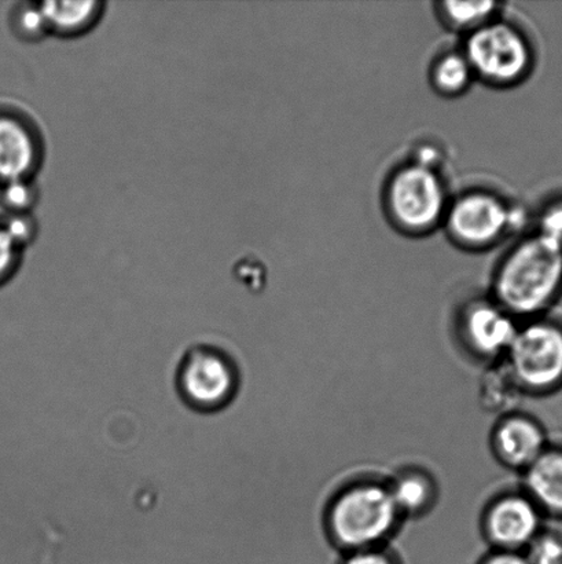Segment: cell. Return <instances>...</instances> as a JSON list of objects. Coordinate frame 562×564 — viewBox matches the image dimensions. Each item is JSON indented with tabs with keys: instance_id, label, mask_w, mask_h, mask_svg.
<instances>
[{
	"instance_id": "6",
	"label": "cell",
	"mask_w": 562,
	"mask_h": 564,
	"mask_svg": "<svg viewBox=\"0 0 562 564\" xmlns=\"http://www.w3.org/2000/svg\"><path fill=\"white\" fill-rule=\"evenodd\" d=\"M519 208L492 191L473 189L450 202L443 226L451 240L467 250L498 245L522 223Z\"/></svg>"
},
{
	"instance_id": "9",
	"label": "cell",
	"mask_w": 562,
	"mask_h": 564,
	"mask_svg": "<svg viewBox=\"0 0 562 564\" xmlns=\"http://www.w3.org/2000/svg\"><path fill=\"white\" fill-rule=\"evenodd\" d=\"M543 519L525 490H504L484 506L481 532L492 550L525 552L544 529Z\"/></svg>"
},
{
	"instance_id": "15",
	"label": "cell",
	"mask_w": 562,
	"mask_h": 564,
	"mask_svg": "<svg viewBox=\"0 0 562 564\" xmlns=\"http://www.w3.org/2000/svg\"><path fill=\"white\" fill-rule=\"evenodd\" d=\"M98 2H44L38 3L47 31L60 35H75L88 30L101 13Z\"/></svg>"
},
{
	"instance_id": "1",
	"label": "cell",
	"mask_w": 562,
	"mask_h": 564,
	"mask_svg": "<svg viewBox=\"0 0 562 564\" xmlns=\"http://www.w3.org/2000/svg\"><path fill=\"white\" fill-rule=\"evenodd\" d=\"M562 292V245L533 231L495 268L489 296L519 323L543 317Z\"/></svg>"
},
{
	"instance_id": "7",
	"label": "cell",
	"mask_w": 562,
	"mask_h": 564,
	"mask_svg": "<svg viewBox=\"0 0 562 564\" xmlns=\"http://www.w3.org/2000/svg\"><path fill=\"white\" fill-rule=\"evenodd\" d=\"M176 386L187 406L213 413L233 402L240 389V372L228 352L197 346L180 362Z\"/></svg>"
},
{
	"instance_id": "12",
	"label": "cell",
	"mask_w": 562,
	"mask_h": 564,
	"mask_svg": "<svg viewBox=\"0 0 562 564\" xmlns=\"http://www.w3.org/2000/svg\"><path fill=\"white\" fill-rule=\"evenodd\" d=\"M38 147L22 121L0 116V181H26L37 165Z\"/></svg>"
},
{
	"instance_id": "16",
	"label": "cell",
	"mask_w": 562,
	"mask_h": 564,
	"mask_svg": "<svg viewBox=\"0 0 562 564\" xmlns=\"http://www.w3.org/2000/svg\"><path fill=\"white\" fill-rule=\"evenodd\" d=\"M431 85L444 97H456L464 94L476 79L470 61L460 52H448L439 55L431 66Z\"/></svg>"
},
{
	"instance_id": "8",
	"label": "cell",
	"mask_w": 562,
	"mask_h": 564,
	"mask_svg": "<svg viewBox=\"0 0 562 564\" xmlns=\"http://www.w3.org/2000/svg\"><path fill=\"white\" fill-rule=\"evenodd\" d=\"M519 326V321L492 296H475L456 312L454 334L467 357L488 367L504 361Z\"/></svg>"
},
{
	"instance_id": "19",
	"label": "cell",
	"mask_w": 562,
	"mask_h": 564,
	"mask_svg": "<svg viewBox=\"0 0 562 564\" xmlns=\"http://www.w3.org/2000/svg\"><path fill=\"white\" fill-rule=\"evenodd\" d=\"M339 564H404V561L389 546H382L345 554L341 556Z\"/></svg>"
},
{
	"instance_id": "4",
	"label": "cell",
	"mask_w": 562,
	"mask_h": 564,
	"mask_svg": "<svg viewBox=\"0 0 562 564\" xmlns=\"http://www.w3.org/2000/svg\"><path fill=\"white\" fill-rule=\"evenodd\" d=\"M522 394L542 397L562 387V324L547 317L520 323L504 359Z\"/></svg>"
},
{
	"instance_id": "23",
	"label": "cell",
	"mask_w": 562,
	"mask_h": 564,
	"mask_svg": "<svg viewBox=\"0 0 562 564\" xmlns=\"http://www.w3.org/2000/svg\"><path fill=\"white\" fill-rule=\"evenodd\" d=\"M20 30L24 35L36 36L47 31L46 21L38 4L26 6L19 14Z\"/></svg>"
},
{
	"instance_id": "3",
	"label": "cell",
	"mask_w": 562,
	"mask_h": 564,
	"mask_svg": "<svg viewBox=\"0 0 562 564\" xmlns=\"http://www.w3.org/2000/svg\"><path fill=\"white\" fill-rule=\"evenodd\" d=\"M384 203L399 230L420 236L443 225L450 200L439 171L410 160L388 176Z\"/></svg>"
},
{
	"instance_id": "14",
	"label": "cell",
	"mask_w": 562,
	"mask_h": 564,
	"mask_svg": "<svg viewBox=\"0 0 562 564\" xmlns=\"http://www.w3.org/2000/svg\"><path fill=\"white\" fill-rule=\"evenodd\" d=\"M521 395L525 394L504 361L488 365L484 370L481 389H478V398L484 411L498 414V417L517 411L516 406Z\"/></svg>"
},
{
	"instance_id": "10",
	"label": "cell",
	"mask_w": 562,
	"mask_h": 564,
	"mask_svg": "<svg viewBox=\"0 0 562 564\" xmlns=\"http://www.w3.org/2000/svg\"><path fill=\"white\" fill-rule=\"evenodd\" d=\"M548 446L543 425L520 411L499 416L489 433V449L495 460L510 471L525 473Z\"/></svg>"
},
{
	"instance_id": "20",
	"label": "cell",
	"mask_w": 562,
	"mask_h": 564,
	"mask_svg": "<svg viewBox=\"0 0 562 564\" xmlns=\"http://www.w3.org/2000/svg\"><path fill=\"white\" fill-rule=\"evenodd\" d=\"M537 231L562 245V198L550 203L542 209Z\"/></svg>"
},
{
	"instance_id": "18",
	"label": "cell",
	"mask_w": 562,
	"mask_h": 564,
	"mask_svg": "<svg viewBox=\"0 0 562 564\" xmlns=\"http://www.w3.org/2000/svg\"><path fill=\"white\" fill-rule=\"evenodd\" d=\"M522 554L530 564H562V534L543 529Z\"/></svg>"
},
{
	"instance_id": "17",
	"label": "cell",
	"mask_w": 562,
	"mask_h": 564,
	"mask_svg": "<svg viewBox=\"0 0 562 564\" xmlns=\"http://www.w3.org/2000/svg\"><path fill=\"white\" fill-rule=\"evenodd\" d=\"M500 4L495 2H443L438 3L440 19L451 30L470 35L489 21L498 19Z\"/></svg>"
},
{
	"instance_id": "11",
	"label": "cell",
	"mask_w": 562,
	"mask_h": 564,
	"mask_svg": "<svg viewBox=\"0 0 562 564\" xmlns=\"http://www.w3.org/2000/svg\"><path fill=\"white\" fill-rule=\"evenodd\" d=\"M390 495L401 517L422 519L437 508L440 500V486L429 469L420 466H406L387 479Z\"/></svg>"
},
{
	"instance_id": "2",
	"label": "cell",
	"mask_w": 562,
	"mask_h": 564,
	"mask_svg": "<svg viewBox=\"0 0 562 564\" xmlns=\"http://www.w3.org/2000/svg\"><path fill=\"white\" fill-rule=\"evenodd\" d=\"M404 522L388 480L374 477L340 486L330 496L322 516L323 533L341 555L389 546Z\"/></svg>"
},
{
	"instance_id": "22",
	"label": "cell",
	"mask_w": 562,
	"mask_h": 564,
	"mask_svg": "<svg viewBox=\"0 0 562 564\" xmlns=\"http://www.w3.org/2000/svg\"><path fill=\"white\" fill-rule=\"evenodd\" d=\"M3 202L11 209H25L33 202V191L26 181H14L5 184Z\"/></svg>"
},
{
	"instance_id": "5",
	"label": "cell",
	"mask_w": 562,
	"mask_h": 564,
	"mask_svg": "<svg viewBox=\"0 0 562 564\" xmlns=\"http://www.w3.org/2000/svg\"><path fill=\"white\" fill-rule=\"evenodd\" d=\"M462 53L476 79L497 87L519 85L533 65L532 46L526 33L500 17L466 35Z\"/></svg>"
},
{
	"instance_id": "21",
	"label": "cell",
	"mask_w": 562,
	"mask_h": 564,
	"mask_svg": "<svg viewBox=\"0 0 562 564\" xmlns=\"http://www.w3.org/2000/svg\"><path fill=\"white\" fill-rule=\"evenodd\" d=\"M20 247L5 225L0 226V282L9 278L13 270Z\"/></svg>"
},
{
	"instance_id": "24",
	"label": "cell",
	"mask_w": 562,
	"mask_h": 564,
	"mask_svg": "<svg viewBox=\"0 0 562 564\" xmlns=\"http://www.w3.org/2000/svg\"><path fill=\"white\" fill-rule=\"evenodd\" d=\"M477 564H530L522 552L489 550Z\"/></svg>"
},
{
	"instance_id": "13",
	"label": "cell",
	"mask_w": 562,
	"mask_h": 564,
	"mask_svg": "<svg viewBox=\"0 0 562 564\" xmlns=\"http://www.w3.org/2000/svg\"><path fill=\"white\" fill-rule=\"evenodd\" d=\"M521 475V489L543 516L562 518V447L549 445Z\"/></svg>"
}]
</instances>
